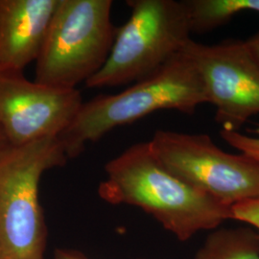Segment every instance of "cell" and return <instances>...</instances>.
<instances>
[{
    "label": "cell",
    "instance_id": "cell-11",
    "mask_svg": "<svg viewBox=\"0 0 259 259\" xmlns=\"http://www.w3.org/2000/svg\"><path fill=\"white\" fill-rule=\"evenodd\" d=\"M192 33L204 34L228 23L242 12L259 14V0H185Z\"/></svg>",
    "mask_w": 259,
    "mask_h": 259
},
{
    "label": "cell",
    "instance_id": "cell-12",
    "mask_svg": "<svg viewBox=\"0 0 259 259\" xmlns=\"http://www.w3.org/2000/svg\"><path fill=\"white\" fill-rule=\"evenodd\" d=\"M249 132L257 137H250L239 132H227L224 130L220 131V136L228 144L239 150L242 154L259 160V125L255 129L250 130Z\"/></svg>",
    "mask_w": 259,
    "mask_h": 259
},
{
    "label": "cell",
    "instance_id": "cell-15",
    "mask_svg": "<svg viewBox=\"0 0 259 259\" xmlns=\"http://www.w3.org/2000/svg\"><path fill=\"white\" fill-rule=\"evenodd\" d=\"M245 41L249 47L251 54L254 56V58L259 62V31Z\"/></svg>",
    "mask_w": 259,
    "mask_h": 259
},
{
    "label": "cell",
    "instance_id": "cell-14",
    "mask_svg": "<svg viewBox=\"0 0 259 259\" xmlns=\"http://www.w3.org/2000/svg\"><path fill=\"white\" fill-rule=\"evenodd\" d=\"M53 259H89L83 252L73 249H56Z\"/></svg>",
    "mask_w": 259,
    "mask_h": 259
},
{
    "label": "cell",
    "instance_id": "cell-6",
    "mask_svg": "<svg viewBox=\"0 0 259 259\" xmlns=\"http://www.w3.org/2000/svg\"><path fill=\"white\" fill-rule=\"evenodd\" d=\"M149 145L168 171L221 204L259 198V160L226 153L205 134L158 130Z\"/></svg>",
    "mask_w": 259,
    "mask_h": 259
},
{
    "label": "cell",
    "instance_id": "cell-1",
    "mask_svg": "<svg viewBox=\"0 0 259 259\" xmlns=\"http://www.w3.org/2000/svg\"><path fill=\"white\" fill-rule=\"evenodd\" d=\"M107 178L98 187L111 204L138 206L162 227L186 241L232 219V207L195 189L168 171L150 148L139 142L105 165Z\"/></svg>",
    "mask_w": 259,
    "mask_h": 259
},
{
    "label": "cell",
    "instance_id": "cell-13",
    "mask_svg": "<svg viewBox=\"0 0 259 259\" xmlns=\"http://www.w3.org/2000/svg\"><path fill=\"white\" fill-rule=\"evenodd\" d=\"M232 219L254 227L259 235V198L232 205Z\"/></svg>",
    "mask_w": 259,
    "mask_h": 259
},
{
    "label": "cell",
    "instance_id": "cell-10",
    "mask_svg": "<svg viewBox=\"0 0 259 259\" xmlns=\"http://www.w3.org/2000/svg\"><path fill=\"white\" fill-rule=\"evenodd\" d=\"M194 259H259V235L250 229L211 233Z\"/></svg>",
    "mask_w": 259,
    "mask_h": 259
},
{
    "label": "cell",
    "instance_id": "cell-3",
    "mask_svg": "<svg viewBox=\"0 0 259 259\" xmlns=\"http://www.w3.org/2000/svg\"><path fill=\"white\" fill-rule=\"evenodd\" d=\"M67 160L58 138L0 151V259H45L48 232L39 183Z\"/></svg>",
    "mask_w": 259,
    "mask_h": 259
},
{
    "label": "cell",
    "instance_id": "cell-9",
    "mask_svg": "<svg viewBox=\"0 0 259 259\" xmlns=\"http://www.w3.org/2000/svg\"><path fill=\"white\" fill-rule=\"evenodd\" d=\"M60 0H0V71L37 61Z\"/></svg>",
    "mask_w": 259,
    "mask_h": 259
},
{
    "label": "cell",
    "instance_id": "cell-8",
    "mask_svg": "<svg viewBox=\"0 0 259 259\" xmlns=\"http://www.w3.org/2000/svg\"><path fill=\"white\" fill-rule=\"evenodd\" d=\"M83 104L77 89H56L29 81L23 72L0 71V128L12 146L58 138Z\"/></svg>",
    "mask_w": 259,
    "mask_h": 259
},
{
    "label": "cell",
    "instance_id": "cell-7",
    "mask_svg": "<svg viewBox=\"0 0 259 259\" xmlns=\"http://www.w3.org/2000/svg\"><path fill=\"white\" fill-rule=\"evenodd\" d=\"M199 71L215 121L227 132H238L259 113V62L245 40L230 38L216 45L192 38L184 48Z\"/></svg>",
    "mask_w": 259,
    "mask_h": 259
},
{
    "label": "cell",
    "instance_id": "cell-5",
    "mask_svg": "<svg viewBox=\"0 0 259 259\" xmlns=\"http://www.w3.org/2000/svg\"><path fill=\"white\" fill-rule=\"evenodd\" d=\"M111 0H60L40 54L35 82L74 90L108 60L117 29Z\"/></svg>",
    "mask_w": 259,
    "mask_h": 259
},
{
    "label": "cell",
    "instance_id": "cell-4",
    "mask_svg": "<svg viewBox=\"0 0 259 259\" xmlns=\"http://www.w3.org/2000/svg\"><path fill=\"white\" fill-rule=\"evenodd\" d=\"M132 13L117 29L107 62L91 78L89 89L137 83L156 72L191 39L184 1L128 0Z\"/></svg>",
    "mask_w": 259,
    "mask_h": 259
},
{
    "label": "cell",
    "instance_id": "cell-2",
    "mask_svg": "<svg viewBox=\"0 0 259 259\" xmlns=\"http://www.w3.org/2000/svg\"><path fill=\"white\" fill-rule=\"evenodd\" d=\"M204 103L208 100L202 78L183 49L156 72L127 90L83 103L71 125L58 139L68 159L75 158L89 142L98 141L116 127L161 110L191 114Z\"/></svg>",
    "mask_w": 259,
    "mask_h": 259
},
{
    "label": "cell",
    "instance_id": "cell-16",
    "mask_svg": "<svg viewBox=\"0 0 259 259\" xmlns=\"http://www.w3.org/2000/svg\"><path fill=\"white\" fill-rule=\"evenodd\" d=\"M9 145V142H8V140L6 139L3 131L0 128V151H2L3 149L6 148Z\"/></svg>",
    "mask_w": 259,
    "mask_h": 259
}]
</instances>
